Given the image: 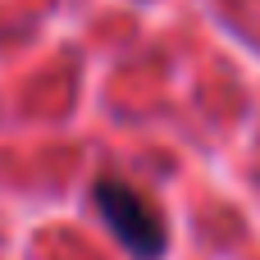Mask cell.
<instances>
[{
  "instance_id": "cell-1",
  "label": "cell",
  "mask_w": 260,
  "mask_h": 260,
  "mask_svg": "<svg viewBox=\"0 0 260 260\" xmlns=\"http://www.w3.org/2000/svg\"><path fill=\"white\" fill-rule=\"evenodd\" d=\"M91 201H96L101 219L110 224V233L123 242V251L133 260H160L165 256V224L146 206V197H137L119 178H101L91 187Z\"/></svg>"
}]
</instances>
